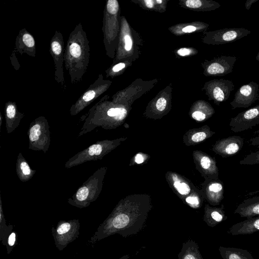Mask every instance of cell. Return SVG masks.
<instances>
[{"mask_svg": "<svg viewBox=\"0 0 259 259\" xmlns=\"http://www.w3.org/2000/svg\"><path fill=\"white\" fill-rule=\"evenodd\" d=\"M90 55L89 40L79 23L69 36L64 56L65 67L71 83L75 84L82 80L89 66Z\"/></svg>", "mask_w": 259, "mask_h": 259, "instance_id": "6da1fadb", "label": "cell"}, {"mask_svg": "<svg viewBox=\"0 0 259 259\" xmlns=\"http://www.w3.org/2000/svg\"><path fill=\"white\" fill-rule=\"evenodd\" d=\"M105 172V167L97 170L82 184L72 196V198L68 200V202L73 205L82 207L86 206L95 201L102 190Z\"/></svg>", "mask_w": 259, "mask_h": 259, "instance_id": "7a4b0ae2", "label": "cell"}, {"mask_svg": "<svg viewBox=\"0 0 259 259\" xmlns=\"http://www.w3.org/2000/svg\"><path fill=\"white\" fill-rule=\"evenodd\" d=\"M127 111L123 108L111 107L105 111L100 102L95 104L86 114L84 123L79 134L81 136L91 132L97 126L103 127L105 120L113 118L115 120H121L126 116Z\"/></svg>", "mask_w": 259, "mask_h": 259, "instance_id": "3957f363", "label": "cell"}, {"mask_svg": "<svg viewBox=\"0 0 259 259\" xmlns=\"http://www.w3.org/2000/svg\"><path fill=\"white\" fill-rule=\"evenodd\" d=\"M28 136L29 149L46 153L50 144V132L49 123L45 116H39L31 122Z\"/></svg>", "mask_w": 259, "mask_h": 259, "instance_id": "277c9868", "label": "cell"}, {"mask_svg": "<svg viewBox=\"0 0 259 259\" xmlns=\"http://www.w3.org/2000/svg\"><path fill=\"white\" fill-rule=\"evenodd\" d=\"M49 52L55 65V79L62 89H66L64 76L63 62L65 52L64 42L62 33L56 30L50 42Z\"/></svg>", "mask_w": 259, "mask_h": 259, "instance_id": "5b68a950", "label": "cell"}, {"mask_svg": "<svg viewBox=\"0 0 259 259\" xmlns=\"http://www.w3.org/2000/svg\"><path fill=\"white\" fill-rule=\"evenodd\" d=\"M107 83L103 80L102 74L92 83L80 96L69 110L70 114L75 115L94 102L107 89Z\"/></svg>", "mask_w": 259, "mask_h": 259, "instance_id": "8992f818", "label": "cell"}, {"mask_svg": "<svg viewBox=\"0 0 259 259\" xmlns=\"http://www.w3.org/2000/svg\"><path fill=\"white\" fill-rule=\"evenodd\" d=\"M106 141H100L95 143L83 150L79 152L71 157L65 164L66 168H71L77 165L92 160L101 159L108 149Z\"/></svg>", "mask_w": 259, "mask_h": 259, "instance_id": "52a82bcc", "label": "cell"}, {"mask_svg": "<svg viewBox=\"0 0 259 259\" xmlns=\"http://www.w3.org/2000/svg\"><path fill=\"white\" fill-rule=\"evenodd\" d=\"M258 92L259 84L254 81L242 85L237 90L230 103L232 109L250 106L258 99Z\"/></svg>", "mask_w": 259, "mask_h": 259, "instance_id": "ba28073f", "label": "cell"}, {"mask_svg": "<svg viewBox=\"0 0 259 259\" xmlns=\"http://www.w3.org/2000/svg\"><path fill=\"white\" fill-rule=\"evenodd\" d=\"M259 124V105L239 113L230 119L229 125L234 133L252 128Z\"/></svg>", "mask_w": 259, "mask_h": 259, "instance_id": "9c48e42d", "label": "cell"}, {"mask_svg": "<svg viewBox=\"0 0 259 259\" xmlns=\"http://www.w3.org/2000/svg\"><path fill=\"white\" fill-rule=\"evenodd\" d=\"M244 139L239 136H232L217 141L212 150L223 157L232 156L243 148Z\"/></svg>", "mask_w": 259, "mask_h": 259, "instance_id": "30bf717a", "label": "cell"}, {"mask_svg": "<svg viewBox=\"0 0 259 259\" xmlns=\"http://www.w3.org/2000/svg\"><path fill=\"white\" fill-rule=\"evenodd\" d=\"M250 33V30L244 28H226L215 31L212 36V41L217 45L226 44L236 41Z\"/></svg>", "mask_w": 259, "mask_h": 259, "instance_id": "8fae6325", "label": "cell"}, {"mask_svg": "<svg viewBox=\"0 0 259 259\" xmlns=\"http://www.w3.org/2000/svg\"><path fill=\"white\" fill-rule=\"evenodd\" d=\"M236 60L235 56H221L208 64L206 72L210 75H226L232 72Z\"/></svg>", "mask_w": 259, "mask_h": 259, "instance_id": "7c38bea8", "label": "cell"}, {"mask_svg": "<svg viewBox=\"0 0 259 259\" xmlns=\"http://www.w3.org/2000/svg\"><path fill=\"white\" fill-rule=\"evenodd\" d=\"M14 49L21 55L25 53L30 57H35V39L33 36L26 28H22L19 31L16 38Z\"/></svg>", "mask_w": 259, "mask_h": 259, "instance_id": "4fadbf2b", "label": "cell"}, {"mask_svg": "<svg viewBox=\"0 0 259 259\" xmlns=\"http://www.w3.org/2000/svg\"><path fill=\"white\" fill-rule=\"evenodd\" d=\"M211 85V97L218 105L227 101L235 88L232 80L228 79L215 80Z\"/></svg>", "mask_w": 259, "mask_h": 259, "instance_id": "5bb4252c", "label": "cell"}, {"mask_svg": "<svg viewBox=\"0 0 259 259\" xmlns=\"http://www.w3.org/2000/svg\"><path fill=\"white\" fill-rule=\"evenodd\" d=\"M24 113L19 112L15 102L8 101L5 105V117L7 133L13 132L19 125Z\"/></svg>", "mask_w": 259, "mask_h": 259, "instance_id": "9a60e30c", "label": "cell"}, {"mask_svg": "<svg viewBox=\"0 0 259 259\" xmlns=\"http://www.w3.org/2000/svg\"><path fill=\"white\" fill-rule=\"evenodd\" d=\"M259 231V215L248 218L232 226L228 233L231 235H250Z\"/></svg>", "mask_w": 259, "mask_h": 259, "instance_id": "2e32d148", "label": "cell"}, {"mask_svg": "<svg viewBox=\"0 0 259 259\" xmlns=\"http://www.w3.org/2000/svg\"><path fill=\"white\" fill-rule=\"evenodd\" d=\"M205 191L207 199L213 205L219 204L224 198V184L219 179H209Z\"/></svg>", "mask_w": 259, "mask_h": 259, "instance_id": "e0dca14e", "label": "cell"}, {"mask_svg": "<svg viewBox=\"0 0 259 259\" xmlns=\"http://www.w3.org/2000/svg\"><path fill=\"white\" fill-rule=\"evenodd\" d=\"M241 218L247 219L259 215V196L244 199L234 211Z\"/></svg>", "mask_w": 259, "mask_h": 259, "instance_id": "ac0fdd59", "label": "cell"}, {"mask_svg": "<svg viewBox=\"0 0 259 259\" xmlns=\"http://www.w3.org/2000/svg\"><path fill=\"white\" fill-rule=\"evenodd\" d=\"M219 251L223 259H254L251 253L246 249L220 246Z\"/></svg>", "mask_w": 259, "mask_h": 259, "instance_id": "d6986e66", "label": "cell"}, {"mask_svg": "<svg viewBox=\"0 0 259 259\" xmlns=\"http://www.w3.org/2000/svg\"><path fill=\"white\" fill-rule=\"evenodd\" d=\"M35 172V170L30 168L22 153H19L16 162V173L20 180L22 182L28 181Z\"/></svg>", "mask_w": 259, "mask_h": 259, "instance_id": "ffe728a7", "label": "cell"}, {"mask_svg": "<svg viewBox=\"0 0 259 259\" xmlns=\"http://www.w3.org/2000/svg\"><path fill=\"white\" fill-rule=\"evenodd\" d=\"M224 205L220 208H212L210 210V217L215 224H217L227 219L228 217L224 211Z\"/></svg>", "mask_w": 259, "mask_h": 259, "instance_id": "44dd1931", "label": "cell"}, {"mask_svg": "<svg viewBox=\"0 0 259 259\" xmlns=\"http://www.w3.org/2000/svg\"><path fill=\"white\" fill-rule=\"evenodd\" d=\"M241 165H253L259 164V151L251 152L239 161Z\"/></svg>", "mask_w": 259, "mask_h": 259, "instance_id": "7402d4cb", "label": "cell"}, {"mask_svg": "<svg viewBox=\"0 0 259 259\" xmlns=\"http://www.w3.org/2000/svg\"><path fill=\"white\" fill-rule=\"evenodd\" d=\"M129 218L124 214H121L116 216L113 220L112 224L116 228H122L127 225Z\"/></svg>", "mask_w": 259, "mask_h": 259, "instance_id": "603a6c76", "label": "cell"}, {"mask_svg": "<svg viewBox=\"0 0 259 259\" xmlns=\"http://www.w3.org/2000/svg\"><path fill=\"white\" fill-rule=\"evenodd\" d=\"M174 186L178 192L181 195H187L190 192V187L185 182L176 181L174 183Z\"/></svg>", "mask_w": 259, "mask_h": 259, "instance_id": "cb8c5ba5", "label": "cell"}, {"mask_svg": "<svg viewBox=\"0 0 259 259\" xmlns=\"http://www.w3.org/2000/svg\"><path fill=\"white\" fill-rule=\"evenodd\" d=\"M105 9L110 14H116L119 10V4L116 0H108Z\"/></svg>", "mask_w": 259, "mask_h": 259, "instance_id": "d4e9b609", "label": "cell"}, {"mask_svg": "<svg viewBox=\"0 0 259 259\" xmlns=\"http://www.w3.org/2000/svg\"><path fill=\"white\" fill-rule=\"evenodd\" d=\"M212 114L202 112L201 111H195L192 114V117L196 120L202 121L209 117Z\"/></svg>", "mask_w": 259, "mask_h": 259, "instance_id": "484cf974", "label": "cell"}, {"mask_svg": "<svg viewBox=\"0 0 259 259\" xmlns=\"http://www.w3.org/2000/svg\"><path fill=\"white\" fill-rule=\"evenodd\" d=\"M70 224L68 223L61 224L57 228V232L59 235H62L68 232L70 229Z\"/></svg>", "mask_w": 259, "mask_h": 259, "instance_id": "4316f807", "label": "cell"}, {"mask_svg": "<svg viewBox=\"0 0 259 259\" xmlns=\"http://www.w3.org/2000/svg\"><path fill=\"white\" fill-rule=\"evenodd\" d=\"M202 4L200 0H188L186 2V5L190 8H199Z\"/></svg>", "mask_w": 259, "mask_h": 259, "instance_id": "83f0119b", "label": "cell"}, {"mask_svg": "<svg viewBox=\"0 0 259 259\" xmlns=\"http://www.w3.org/2000/svg\"><path fill=\"white\" fill-rule=\"evenodd\" d=\"M16 51L15 49L13 50L12 53L10 57V60L11 61V63L15 68V70H18L20 67V65L18 61L16 55Z\"/></svg>", "mask_w": 259, "mask_h": 259, "instance_id": "f1b7e54d", "label": "cell"}, {"mask_svg": "<svg viewBox=\"0 0 259 259\" xmlns=\"http://www.w3.org/2000/svg\"><path fill=\"white\" fill-rule=\"evenodd\" d=\"M248 143L251 146H259V130L254 133V135L249 139Z\"/></svg>", "mask_w": 259, "mask_h": 259, "instance_id": "f546056e", "label": "cell"}, {"mask_svg": "<svg viewBox=\"0 0 259 259\" xmlns=\"http://www.w3.org/2000/svg\"><path fill=\"white\" fill-rule=\"evenodd\" d=\"M166 101L164 98H160L157 101L156 107L158 110L163 111L166 107Z\"/></svg>", "mask_w": 259, "mask_h": 259, "instance_id": "4dcf8cb0", "label": "cell"}, {"mask_svg": "<svg viewBox=\"0 0 259 259\" xmlns=\"http://www.w3.org/2000/svg\"><path fill=\"white\" fill-rule=\"evenodd\" d=\"M186 202L190 204L198 205L199 204V199L196 196H189L186 199Z\"/></svg>", "mask_w": 259, "mask_h": 259, "instance_id": "1f68e13d", "label": "cell"}, {"mask_svg": "<svg viewBox=\"0 0 259 259\" xmlns=\"http://www.w3.org/2000/svg\"><path fill=\"white\" fill-rule=\"evenodd\" d=\"M125 46L124 48L126 51H130L132 47V40L128 35L124 36Z\"/></svg>", "mask_w": 259, "mask_h": 259, "instance_id": "d6a6232c", "label": "cell"}, {"mask_svg": "<svg viewBox=\"0 0 259 259\" xmlns=\"http://www.w3.org/2000/svg\"><path fill=\"white\" fill-rule=\"evenodd\" d=\"M125 67V64L123 63H119L112 67L111 70L113 72H117Z\"/></svg>", "mask_w": 259, "mask_h": 259, "instance_id": "836d02e7", "label": "cell"}, {"mask_svg": "<svg viewBox=\"0 0 259 259\" xmlns=\"http://www.w3.org/2000/svg\"><path fill=\"white\" fill-rule=\"evenodd\" d=\"M177 53L182 56L188 55L191 53V50L187 48H181L177 51Z\"/></svg>", "mask_w": 259, "mask_h": 259, "instance_id": "e575fe53", "label": "cell"}, {"mask_svg": "<svg viewBox=\"0 0 259 259\" xmlns=\"http://www.w3.org/2000/svg\"><path fill=\"white\" fill-rule=\"evenodd\" d=\"M196 29V27L192 25H189L183 28L182 29V31L186 33H190L195 31Z\"/></svg>", "mask_w": 259, "mask_h": 259, "instance_id": "d590c367", "label": "cell"}, {"mask_svg": "<svg viewBox=\"0 0 259 259\" xmlns=\"http://www.w3.org/2000/svg\"><path fill=\"white\" fill-rule=\"evenodd\" d=\"M15 233H12L10 235L8 239V243L10 246H13L15 242Z\"/></svg>", "mask_w": 259, "mask_h": 259, "instance_id": "8d00e7d4", "label": "cell"}, {"mask_svg": "<svg viewBox=\"0 0 259 259\" xmlns=\"http://www.w3.org/2000/svg\"><path fill=\"white\" fill-rule=\"evenodd\" d=\"M144 158L142 155L137 154L135 157V161L138 164H141L144 162Z\"/></svg>", "mask_w": 259, "mask_h": 259, "instance_id": "74e56055", "label": "cell"}, {"mask_svg": "<svg viewBox=\"0 0 259 259\" xmlns=\"http://www.w3.org/2000/svg\"><path fill=\"white\" fill-rule=\"evenodd\" d=\"M257 1L258 0H247L245 3V9L247 10H249L252 4Z\"/></svg>", "mask_w": 259, "mask_h": 259, "instance_id": "f35d334b", "label": "cell"}, {"mask_svg": "<svg viewBox=\"0 0 259 259\" xmlns=\"http://www.w3.org/2000/svg\"><path fill=\"white\" fill-rule=\"evenodd\" d=\"M144 2L146 6L149 8H152L153 7V1L152 0H145Z\"/></svg>", "mask_w": 259, "mask_h": 259, "instance_id": "ab89813d", "label": "cell"}, {"mask_svg": "<svg viewBox=\"0 0 259 259\" xmlns=\"http://www.w3.org/2000/svg\"><path fill=\"white\" fill-rule=\"evenodd\" d=\"M184 259H195V258L191 254H188L185 257Z\"/></svg>", "mask_w": 259, "mask_h": 259, "instance_id": "60d3db41", "label": "cell"}, {"mask_svg": "<svg viewBox=\"0 0 259 259\" xmlns=\"http://www.w3.org/2000/svg\"><path fill=\"white\" fill-rule=\"evenodd\" d=\"M0 117H1V122H0V125L1 126L2 125V120H3V117H2V115L1 114V113H0Z\"/></svg>", "mask_w": 259, "mask_h": 259, "instance_id": "b9f144b4", "label": "cell"}, {"mask_svg": "<svg viewBox=\"0 0 259 259\" xmlns=\"http://www.w3.org/2000/svg\"><path fill=\"white\" fill-rule=\"evenodd\" d=\"M255 59L257 60V61H259V52H258L256 57H255Z\"/></svg>", "mask_w": 259, "mask_h": 259, "instance_id": "7bdbcfd3", "label": "cell"}, {"mask_svg": "<svg viewBox=\"0 0 259 259\" xmlns=\"http://www.w3.org/2000/svg\"><path fill=\"white\" fill-rule=\"evenodd\" d=\"M156 2L158 4H161L162 2V1H160V0L159 1L157 0V1H156Z\"/></svg>", "mask_w": 259, "mask_h": 259, "instance_id": "ee69618b", "label": "cell"}, {"mask_svg": "<svg viewBox=\"0 0 259 259\" xmlns=\"http://www.w3.org/2000/svg\"><path fill=\"white\" fill-rule=\"evenodd\" d=\"M258 105H259V104Z\"/></svg>", "mask_w": 259, "mask_h": 259, "instance_id": "f6af8a7d", "label": "cell"}]
</instances>
